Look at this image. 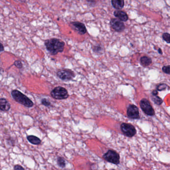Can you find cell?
I'll return each mask as SVG.
<instances>
[{
  "label": "cell",
  "mask_w": 170,
  "mask_h": 170,
  "mask_svg": "<svg viewBox=\"0 0 170 170\" xmlns=\"http://www.w3.org/2000/svg\"><path fill=\"white\" fill-rule=\"evenodd\" d=\"M44 45L46 50L52 55H56L64 50L65 43L58 38H52L45 41Z\"/></svg>",
  "instance_id": "cell-1"
},
{
  "label": "cell",
  "mask_w": 170,
  "mask_h": 170,
  "mask_svg": "<svg viewBox=\"0 0 170 170\" xmlns=\"http://www.w3.org/2000/svg\"><path fill=\"white\" fill-rule=\"evenodd\" d=\"M11 96L13 99L18 103L25 106V107H33L34 103L27 96L25 95L22 92L17 90H13L11 91Z\"/></svg>",
  "instance_id": "cell-2"
},
{
  "label": "cell",
  "mask_w": 170,
  "mask_h": 170,
  "mask_svg": "<svg viewBox=\"0 0 170 170\" xmlns=\"http://www.w3.org/2000/svg\"><path fill=\"white\" fill-rule=\"evenodd\" d=\"M50 95L54 99L57 100H63L69 97V93L67 90L61 86H57L52 90Z\"/></svg>",
  "instance_id": "cell-3"
},
{
  "label": "cell",
  "mask_w": 170,
  "mask_h": 170,
  "mask_svg": "<svg viewBox=\"0 0 170 170\" xmlns=\"http://www.w3.org/2000/svg\"><path fill=\"white\" fill-rule=\"evenodd\" d=\"M103 158L108 162L114 165H118L120 163V157L116 151L113 150H109L103 155Z\"/></svg>",
  "instance_id": "cell-4"
},
{
  "label": "cell",
  "mask_w": 170,
  "mask_h": 170,
  "mask_svg": "<svg viewBox=\"0 0 170 170\" xmlns=\"http://www.w3.org/2000/svg\"><path fill=\"white\" fill-rule=\"evenodd\" d=\"M140 106L146 115L149 116H153L155 115L154 109L148 100L146 98L142 99L140 101Z\"/></svg>",
  "instance_id": "cell-5"
},
{
  "label": "cell",
  "mask_w": 170,
  "mask_h": 170,
  "mask_svg": "<svg viewBox=\"0 0 170 170\" xmlns=\"http://www.w3.org/2000/svg\"><path fill=\"white\" fill-rule=\"evenodd\" d=\"M120 129L125 136L128 137H133L137 133V130L134 125L126 123H122L120 125Z\"/></svg>",
  "instance_id": "cell-6"
},
{
  "label": "cell",
  "mask_w": 170,
  "mask_h": 170,
  "mask_svg": "<svg viewBox=\"0 0 170 170\" xmlns=\"http://www.w3.org/2000/svg\"><path fill=\"white\" fill-rule=\"evenodd\" d=\"M57 76L59 79L63 81L72 80L75 75L73 71L69 69H62L57 72Z\"/></svg>",
  "instance_id": "cell-7"
},
{
  "label": "cell",
  "mask_w": 170,
  "mask_h": 170,
  "mask_svg": "<svg viewBox=\"0 0 170 170\" xmlns=\"http://www.w3.org/2000/svg\"><path fill=\"white\" fill-rule=\"evenodd\" d=\"M110 25L112 29L118 33H121L125 29V25L123 22L117 18H112L110 21Z\"/></svg>",
  "instance_id": "cell-8"
},
{
  "label": "cell",
  "mask_w": 170,
  "mask_h": 170,
  "mask_svg": "<svg viewBox=\"0 0 170 170\" xmlns=\"http://www.w3.org/2000/svg\"><path fill=\"white\" fill-rule=\"evenodd\" d=\"M69 26L75 32L81 35H84L87 33V29L83 23L79 22H71Z\"/></svg>",
  "instance_id": "cell-9"
},
{
  "label": "cell",
  "mask_w": 170,
  "mask_h": 170,
  "mask_svg": "<svg viewBox=\"0 0 170 170\" xmlns=\"http://www.w3.org/2000/svg\"><path fill=\"white\" fill-rule=\"evenodd\" d=\"M127 115L129 118L132 119H140L139 110L137 106L134 104L129 105L127 109Z\"/></svg>",
  "instance_id": "cell-10"
},
{
  "label": "cell",
  "mask_w": 170,
  "mask_h": 170,
  "mask_svg": "<svg viewBox=\"0 0 170 170\" xmlns=\"http://www.w3.org/2000/svg\"><path fill=\"white\" fill-rule=\"evenodd\" d=\"M113 15L115 17L122 22H127L129 19V17L126 12L121 10H116L114 11Z\"/></svg>",
  "instance_id": "cell-11"
},
{
  "label": "cell",
  "mask_w": 170,
  "mask_h": 170,
  "mask_svg": "<svg viewBox=\"0 0 170 170\" xmlns=\"http://www.w3.org/2000/svg\"><path fill=\"white\" fill-rule=\"evenodd\" d=\"M11 108V105L5 98H0V110L3 111H8Z\"/></svg>",
  "instance_id": "cell-12"
},
{
  "label": "cell",
  "mask_w": 170,
  "mask_h": 170,
  "mask_svg": "<svg viewBox=\"0 0 170 170\" xmlns=\"http://www.w3.org/2000/svg\"><path fill=\"white\" fill-rule=\"evenodd\" d=\"M111 4L113 8L117 10H120L125 6L124 0H111Z\"/></svg>",
  "instance_id": "cell-13"
},
{
  "label": "cell",
  "mask_w": 170,
  "mask_h": 170,
  "mask_svg": "<svg viewBox=\"0 0 170 170\" xmlns=\"http://www.w3.org/2000/svg\"><path fill=\"white\" fill-rule=\"evenodd\" d=\"M140 63L143 67H148L152 63V60L147 56H143L140 58Z\"/></svg>",
  "instance_id": "cell-14"
},
{
  "label": "cell",
  "mask_w": 170,
  "mask_h": 170,
  "mask_svg": "<svg viewBox=\"0 0 170 170\" xmlns=\"http://www.w3.org/2000/svg\"><path fill=\"white\" fill-rule=\"evenodd\" d=\"M27 139L31 143L34 145H38L41 143V140L36 136L30 135L27 137Z\"/></svg>",
  "instance_id": "cell-15"
},
{
  "label": "cell",
  "mask_w": 170,
  "mask_h": 170,
  "mask_svg": "<svg viewBox=\"0 0 170 170\" xmlns=\"http://www.w3.org/2000/svg\"><path fill=\"white\" fill-rule=\"evenodd\" d=\"M151 99L156 105H161L163 102V100L158 95H152Z\"/></svg>",
  "instance_id": "cell-16"
},
{
  "label": "cell",
  "mask_w": 170,
  "mask_h": 170,
  "mask_svg": "<svg viewBox=\"0 0 170 170\" xmlns=\"http://www.w3.org/2000/svg\"><path fill=\"white\" fill-rule=\"evenodd\" d=\"M92 50L94 53L97 54H101L103 53V48L100 45L94 46L92 48Z\"/></svg>",
  "instance_id": "cell-17"
},
{
  "label": "cell",
  "mask_w": 170,
  "mask_h": 170,
  "mask_svg": "<svg viewBox=\"0 0 170 170\" xmlns=\"http://www.w3.org/2000/svg\"><path fill=\"white\" fill-rule=\"evenodd\" d=\"M167 89H169V86L165 83H160L158 85H157V87H156V89L157 91H164Z\"/></svg>",
  "instance_id": "cell-18"
},
{
  "label": "cell",
  "mask_w": 170,
  "mask_h": 170,
  "mask_svg": "<svg viewBox=\"0 0 170 170\" xmlns=\"http://www.w3.org/2000/svg\"><path fill=\"white\" fill-rule=\"evenodd\" d=\"M57 163L58 166L61 168H65V166H66L65 160L62 157H58L57 159Z\"/></svg>",
  "instance_id": "cell-19"
},
{
  "label": "cell",
  "mask_w": 170,
  "mask_h": 170,
  "mask_svg": "<svg viewBox=\"0 0 170 170\" xmlns=\"http://www.w3.org/2000/svg\"><path fill=\"white\" fill-rule=\"evenodd\" d=\"M162 38L163 40L169 44L170 43V34L168 33H163L162 34Z\"/></svg>",
  "instance_id": "cell-20"
},
{
  "label": "cell",
  "mask_w": 170,
  "mask_h": 170,
  "mask_svg": "<svg viewBox=\"0 0 170 170\" xmlns=\"http://www.w3.org/2000/svg\"><path fill=\"white\" fill-rule=\"evenodd\" d=\"M170 65H165L164 67H163L162 70L165 73L167 74V75H170Z\"/></svg>",
  "instance_id": "cell-21"
},
{
  "label": "cell",
  "mask_w": 170,
  "mask_h": 170,
  "mask_svg": "<svg viewBox=\"0 0 170 170\" xmlns=\"http://www.w3.org/2000/svg\"><path fill=\"white\" fill-rule=\"evenodd\" d=\"M42 104L46 107H49L51 105V103L46 98H44L42 100Z\"/></svg>",
  "instance_id": "cell-22"
},
{
  "label": "cell",
  "mask_w": 170,
  "mask_h": 170,
  "mask_svg": "<svg viewBox=\"0 0 170 170\" xmlns=\"http://www.w3.org/2000/svg\"><path fill=\"white\" fill-rule=\"evenodd\" d=\"M14 65L18 69H21L23 67V63L20 60H16L14 62Z\"/></svg>",
  "instance_id": "cell-23"
},
{
  "label": "cell",
  "mask_w": 170,
  "mask_h": 170,
  "mask_svg": "<svg viewBox=\"0 0 170 170\" xmlns=\"http://www.w3.org/2000/svg\"><path fill=\"white\" fill-rule=\"evenodd\" d=\"M7 142L10 145H13V144H15V141L13 140V139H12L11 138H8L7 139Z\"/></svg>",
  "instance_id": "cell-24"
},
{
  "label": "cell",
  "mask_w": 170,
  "mask_h": 170,
  "mask_svg": "<svg viewBox=\"0 0 170 170\" xmlns=\"http://www.w3.org/2000/svg\"><path fill=\"white\" fill-rule=\"evenodd\" d=\"M13 169H14V170H21V169L24 170L25 169L23 167L19 165H15V166L14 168H13Z\"/></svg>",
  "instance_id": "cell-25"
},
{
  "label": "cell",
  "mask_w": 170,
  "mask_h": 170,
  "mask_svg": "<svg viewBox=\"0 0 170 170\" xmlns=\"http://www.w3.org/2000/svg\"><path fill=\"white\" fill-rule=\"evenodd\" d=\"M87 2H88V4H90V5H94L95 3V0H87Z\"/></svg>",
  "instance_id": "cell-26"
},
{
  "label": "cell",
  "mask_w": 170,
  "mask_h": 170,
  "mask_svg": "<svg viewBox=\"0 0 170 170\" xmlns=\"http://www.w3.org/2000/svg\"><path fill=\"white\" fill-rule=\"evenodd\" d=\"M4 50V46L2 43L0 42V52H3Z\"/></svg>",
  "instance_id": "cell-27"
},
{
  "label": "cell",
  "mask_w": 170,
  "mask_h": 170,
  "mask_svg": "<svg viewBox=\"0 0 170 170\" xmlns=\"http://www.w3.org/2000/svg\"><path fill=\"white\" fill-rule=\"evenodd\" d=\"M158 91L157 90H153V91L152 92V95H158Z\"/></svg>",
  "instance_id": "cell-28"
},
{
  "label": "cell",
  "mask_w": 170,
  "mask_h": 170,
  "mask_svg": "<svg viewBox=\"0 0 170 170\" xmlns=\"http://www.w3.org/2000/svg\"><path fill=\"white\" fill-rule=\"evenodd\" d=\"M158 52H159V54H162V50L160 48H158Z\"/></svg>",
  "instance_id": "cell-29"
},
{
  "label": "cell",
  "mask_w": 170,
  "mask_h": 170,
  "mask_svg": "<svg viewBox=\"0 0 170 170\" xmlns=\"http://www.w3.org/2000/svg\"><path fill=\"white\" fill-rule=\"evenodd\" d=\"M17 1H19V2H21V3H24V2L26 1V0H15Z\"/></svg>",
  "instance_id": "cell-30"
},
{
  "label": "cell",
  "mask_w": 170,
  "mask_h": 170,
  "mask_svg": "<svg viewBox=\"0 0 170 170\" xmlns=\"http://www.w3.org/2000/svg\"><path fill=\"white\" fill-rule=\"evenodd\" d=\"M0 73H1V69H0Z\"/></svg>",
  "instance_id": "cell-31"
}]
</instances>
